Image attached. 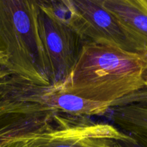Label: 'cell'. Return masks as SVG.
I'll list each match as a JSON object with an SVG mask.
<instances>
[{
	"label": "cell",
	"instance_id": "1",
	"mask_svg": "<svg viewBox=\"0 0 147 147\" xmlns=\"http://www.w3.org/2000/svg\"><path fill=\"white\" fill-rule=\"evenodd\" d=\"M146 76V56L109 45L86 42L71 71L58 87L114 108L145 89Z\"/></svg>",
	"mask_w": 147,
	"mask_h": 147
},
{
	"label": "cell",
	"instance_id": "2",
	"mask_svg": "<svg viewBox=\"0 0 147 147\" xmlns=\"http://www.w3.org/2000/svg\"><path fill=\"white\" fill-rule=\"evenodd\" d=\"M0 52L4 70L38 86H50V67L37 25V1L0 0Z\"/></svg>",
	"mask_w": 147,
	"mask_h": 147
},
{
	"label": "cell",
	"instance_id": "3",
	"mask_svg": "<svg viewBox=\"0 0 147 147\" xmlns=\"http://www.w3.org/2000/svg\"><path fill=\"white\" fill-rule=\"evenodd\" d=\"M39 34L50 67V86H61L85 43L53 1H37Z\"/></svg>",
	"mask_w": 147,
	"mask_h": 147
},
{
	"label": "cell",
	"instance_id": "4",
	"mask_svg": "<svg viewBox=\"0 0 147 147\" xmlns=\"http://www.w3.org/2000/svg\"><path fill=\"white\" fill-rule=\"evenodd\" d=\"M68 23L86 42L109 45L132 52L118 22L102 0L54 1Z\"/></svg>",
	"mask_w": 147,
	"mask_h": 147
},
{
	"label": "cell",
	"instance_id": "5",
	"mask_svg": "<svg viewBox=\"0 0 147 147\" xmlns=\"http://www.w3.org/2000/svg\"><path fill=\"white\" fill-rule=\"evenodd\" d=\"M62 119L48 131L46 147H123L133 138L105 123L86 122V119Z\"/></svg>",
	"mask_w": 147,
	"mask_h": 147
},
{
	"label": "cell",
	"instance_id": "6",
	"mask_svg": "<svg viewBox=\"0 0 147 147\" xmlns=\"http://www.w3.org/2000/svg\"><path fill=\"white\" fill-rule=\"evenodd\" d=\"M23 100L37 104L56 115H67L72 119L108 114L110 106L83 99L61 90L58 86H38L25 83Z\"/></svg>",
	"mask_w": 147,
	"mask_h": 147
},
{
	"label": "cell",
	"instance_id": "7",
	"mask_svg": "<svg viewBox=\"0 0 147 147\" xmlns=\"http://www.w3.org/2000/svg\"><path fill=\"white\" fill-rule=\"evenodd\" d=\"M133 53L147 57V0H102Z\"/></svg>",
	"mask_w": 147,
	"mask_h": 147
},
{
	"label": "cell",
	"instance_id": "8",
	"mask_svg": "<svg viewBox=\"0 0 147 147\" xmlns=\"http://www.w3.org/2000/svg\"><path fill=\"white\" fill-rule=\"evenodd\" d=\"M108 114L122 132L147 140V101L111 108Z\"/></svg>",
	"mask_w": 147,
	"mask_h": 147
},
{
	"label": "cell",
	"instance_id": "9",
	"mask_svg": "<svg viewBox=\"0 0 147 147\" xmlns=\"http://www.w3.org/2000/svg\"><path fill=\"white\" fill-rule=\"evenodd\" d=\"M10 75L7 70L0 67V121L17 113L40 111L33 105L12 97L7 84Z\"/></svg>",
	"mask_w": 147,
	"mask_h": 147
},
{
	"label": "cell",
	"instance_id": "10",
	"mask_svg": "<svg viewBox=\"0 0 147 147\" xmlns=\"http://www.w3.org/2000/svg\"><path fill=\"white\" fill-rule=\"evenodd\" d=\"M53 125L24 134L17 135L6 140L0 147H46L48 131Z\"/></svg>",
	"mask_w": 147,
	"mask_h": 147
},
{
	"label": "cell",
	"instance_id": "11",
	"mask_svg": "<svg viewBox=\"0 0 147 147\" xmlns=\"http://www.w3.org/2000/svg\"><path fill=\"white\" fill-rule=\"evenodd\" d=\"M30 131V123L25 118L18 116L6 118L0 121V145L10 138Z\"/></svg>",
	"mask_w": 147,
	"mask_h": 147
},
{
	"label": "cell",
	"instance_id": "12",
	"mask_svg": "<svg viewBox=\"0 0 147 147\" xmlns=\"http://www.w3.org/2000/svg\"><path fill=\"white\" fill-rule=\"evenodd\" d=\"M133 138L135 142L134 143L126 144L128 147H147V140L142 138L132 137Z\"/></svg>",
	"mask_w": 147,
	"mask_h": 147
},
{
	"label": "cell",
	"instance_id": "13",
	"mask_svg": "<svg viewBox=\"0 0 147 147\" xmlns=\"http://www.w3.org/2000/svg\"><path fill=\"white\" fill-rule=\"evenodd\" d=\"M4 67H5V59L2 53L0 52V67L4 69Z\"/></svg>",
	"mask_w": 147,
	"mask_h": 147
},
{
	"label": "cell",
	"instance_id": "14",
	"mask_svg": "<svg viewBox=\"0 0 147 147\" xmlns=\"http://www.w3.org/2000/svg\"><path fill=\"white\" fill-rule=\"evenodd\" d=\"M145 88L147 89V76H146V82H145Z\"/></svg>",
	"mask_w": 147,
	"mask_h": 147
}]
</instances>
